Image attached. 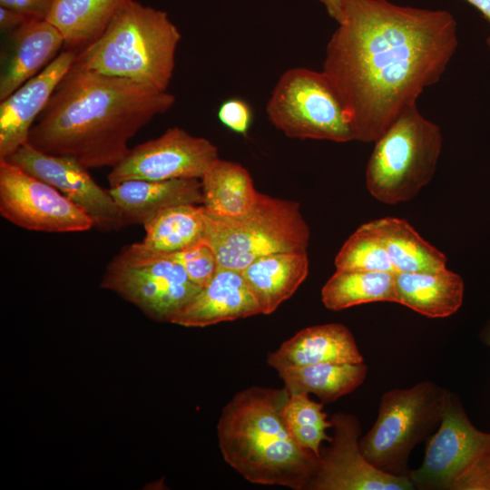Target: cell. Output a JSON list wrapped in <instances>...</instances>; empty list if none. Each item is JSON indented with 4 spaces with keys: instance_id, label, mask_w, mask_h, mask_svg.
I'll use <instances>...</instances> for the list:
<instances>
[{
    "instance_id": "cell-1",
    "label": "cell",
    "mask_w": 490,
    "mask_h": 490,
    "mask_svg": "<svg viewBox=\"0 0 490 490\" xmlns=\"http://www.w3.org/2000/svg\"><path fill=\"white\" fill-rule=\"evenodd\" d=\"M338 24L322 71L346 107L354 140L375 142L440 80L458 45L456 21L446 10L344 0Z\"/></svg>"
},
{
    "instance_id": "cell-2",
    "label": "cell",
    "mask_w": 490,
    "mask_h": 490,
    "mask_svg": "<svg viewBox=\"0 0 490 490\" xmlns=\"http://www.w3.org/2000/svg\"><path fill=\"white\" fill-rule=\"evenodd\" d=\"M175 100L168 91L74 63L32 126L27 142L46 153L72 157L88 170L113 168L130 152V139Z\"/></svg>"
},
{
    "instance_id": "cell-3",
    "label": "cell",
    "mask_w": 490,
    "mask_h": 490,
    "mask_svg": "<svg viewBox=\"0 0 490 490\" xmlns=\"http://www.w3.org/2000/svg\"><path fill=\"white\" fill-rule=\"evenodd\" d=\"M285 387H250L223 407L217 425L224 460L246 480L307 489L318 457L290 434L283 416Z\"/></svg>"
},
{
    "instance_id": "cell-4",
    "label": "cell",
    "mask_w": 490,
    "mask_h": 490,
    "mask_svg": "<svg viewBox=\"0 0 490 490\" xmlns=\"http://www.w3.org/2000/svg\"><path fill=\"white\" fill-rule=\"evenodd\" d=\"M181 38L165 11L130 0L103 33L77 53L74 64L167 91Z\"/></svg>"
},
{
    "instance_id": "cell-5",
    "label": "cell",
    "mask_w": 490,
    "mask_h": 490,
    "mask_svg": "<svg viewBox=\"0 0 490 490\" xmlns=\"http://www.w3.org/2000/svg\"><path fill=\"white\" fill-rule=\"evenodd\" d=\"M442 141L440 127L416 103L405 108L374 142L366 170L370 194L387 204L414 198L436 172Z\"/></svg>"
},
{
    "instance_id": "cell-6",
    "label": "cell",
    "mask_w": 490,
    "mask_h": 490,
    "mask_svg": "<svg viewBox=\"0 0 490 490\" xmlns=\"http://www.w3.org/2000/svg\"><path fill=\"white\" fill-rule=\"evenodd\" d=\"M204 241L215 253L219 267L241 271L272 253L307 251L310 230L296 201L260 193L254 207L236 218L206 212Z\"/></svg>"
},
{
    "instance_id": "cell-7",
    "label": "cell",
    "mask_w": 490,
    "mask_h": 490,
    "mask_svg": "<svg viewBox=\"0 0 490 490\" xmlns=\"http://www.w3.org/2000/svg\"><path fill=\"white\" fill-rule=\"evenodd\" d=\"M447 393L427 380L384 393L373 426L359 440L367 460L385 473L409 475V456L439 426Z\"/></svg>"
},
{
    "instance_id": "cell-8",
    "label": "cell",
    "mask_w": 490,
    "mask_h": 490,
    "mask_svg": "<svg viewBox=\"0 0 490 490\" xmlns=\"http://www.w3.org/2000/svg\"><path fill=\"white\" fill-rule=\"evenodd\" d=\"M409 477L421 490H490V433L471 423L456 394L448 391L423 463Z\"/></svg>"
},
{
    "instance_id": "cell-9",
    "label": "cell",
    "mask_w": 490,
    "mask_h": 490,
    "mask_svg": "<svg viewBox=\"0 0 490 490\" xmlns=\"http://www.w3.org/2000/svg\"><path fill=\"white\" fill-rule=\"evenodd\" d=\"M266 113L271 124L290 138L354 141L349 115L323 71L287 70L272 90Z\"/></svg>"
},
{
    "instance_id": "cell-10",
    "label": "cell",
    "mask_w": 490,
    "mask_h": 490,
    "mask_svg": "<svg viewBox=\"0 0 490 490\" xmlns=\"http://www.w3.org/2000/svg\"><path fill=\"white\" fill-rule=\"evenodd\" d=\"M101 287L117 293L150 318L166 322L201 289L179 262L147 250L142 242L124 246L114 256Z\"/></svg>"
},
{
    "instance_id": "cell-11",
    "label": "cell",
    "mask_w": 490,
    "mask_h": 490,
    "mask_svg": "<svg viewBox=\"0 0 490 490\" xmlns=\"http://www.w3.org/2000/svg\"><path fill=\"white\" fill-rule=\"evenodd\" d=\"M0 213L28 230L62 233L94 227L90 216L57 189L6 160H0Z\"/></svg>"
},
{
    "instance_id": "cell-12",
    "label": "cell",
    "mask_w": 490,
    "mask_h": 490,
    "mask_svg": "<svg viewBox=\"0 0 490 490\" xmlns=\"http://www.w3.org/2000/svg\"><path fill=\"white\" fill-rule=\"evenodd\" d=\"M218 158V149L209 140L172 127L158 138L131 149L107 180L113 187L130 180L201 179Z\"/></svg>"
},
{
    "instance_id": "cell-13",
    "label": "cell",
    "mask_w": 490,
    "mask_h": 490,
    "mask_svg": "<svg viewBox=\"0 0 490 490\" xmlns=\"http://www.w3.org/2000/svg\"><path fill=\"white\" fill-rule=\"evenodd\" d=\"M333 436L329 446L320 451L310 490H411L409 475L385 473L362 454L361 426L351 414L336 413L331 418Z\"/></svg>"
},
{
    "instance_id": "cell-14",
    "label": "cell",
    "mask_w": 490,
    "mask_h": 490,
    "mask_svg": "<svg viewBox=\"0 0 490 490\" xmlns=\"http://www.w3.org/2000/svg\"><path fill=\"white\" fill-rule=\"evenodd\" d=\"M2 160L57 189L90 216L94 227L109 231L127 226L109 190L98 185L88 169L74 158L46 153L26 142Z\"/></svg>"
},
{
    "instance_id": "cell-15",
    "label": "cell",
    "mask_w": 490,
    "mask_h": 490,
    "mask_svg": "<svg viewBox=\"0 0 490 490\" xmlns=\"http://www.w3.org/2000/svg\"><path fill=\"white\" fill-rule=\"evenodd\" d=\"M75 49L58 54L40 73L0 103V160L27 142L34 121L44 110L56 86L74 64Z\"/></svg>"
},
{
    "instance_id": "cell-16",
    "label": "cell",
    "mask_w": 490,
    "mask_h": 490,
    "mask_svg": "<svg viewBox=\"0 0 490 490\" xmlns=\"http://www.w3.org/2000/svg\"><path fill=\"white\" fill-rule=\"evenodd\" d=\"M261 314L241 271L219 268L211 280L171 319L188 327H207Z\"/></svg>"
},
{
    "instance_id": "cell-17",
    "label": "cell",
    "mask_w": 490,
    "mask_h": 490,
    "mask_svg": "<svg viewBox=\"0 0 490 490\" xmlns=\"http://www.w3.org/2000/svg\"><path fill=\"white\" fill-rule=\"evenodd\" d=\"M324 362H364L355 338L346 326L328 323L303 328L267 358V363L278 371Z\"/></svg>"
},
{
    "instance_id": "cell-18",
    "label": "cell",
    "mask_w": 490,
    "mask_h": 490,
    "mask_svg": "<svg viewBox=\"0 0 490 490\" xmlns=\"http://www.w3.org/2000/svg\"><path fill=\"white\" fill-rule=\"evenodd\" d=\"M11 33L10 53L0 76V101L40 73L64 44L48 20L31 18Z\"/></svg>"
},
{
    "instance_id": "cell-19",
    "label": "cell",
    "mask_w": 490,
    "mask_h": 490,
    "mask_svg": "<svg viewBox=\"0 0 490 490\" xmlns=\"http://www.w3.org/2000/svg\"><path fill=\"white\" fill-rule=\"evenodd\" d=\"M108 190L127 225H143L161 211L173 206L203 203L201 181L197 178L130 180Z\"/></svg>"
},
{
    "instance_id": "cell-20",
    "label": "cell",
    "mask_w": 490,
    "mask_h": 490,
    "mask_svg": "<svg viewBox=\"0 0 490 490\" xmlns=\"http://www.w3.org/2000/svg\"><path fill=\"white\" fill-rule=\"evenodd\" d=\"M309 269L307 251H284L256 260L241 274L261 314L269 315L295 293L306 279Z\"/></svg>"
},
{
    "instance_id": "cell-21",
    "label": "cell",
    "mask_w": 490,
    "mask_h": 490,
    "mask_svg": "<svg viewBox=\"0 0 490 490\" xmlns=\"http://www.w3.org/2000/svg\"><path fill=\"white\" fill-rule=\"evenodd\" d=\"M396 303L428 318H446L462 305L463 279L446 268L438 271L395 272Z\"/></svg>"
},
{
    "instance_id": "cell-22",
    "label": "cell",
    "mask_w": 490,
    "mask_h": 490,
    "mask_svg": "<svg viewBox=\"0 0 490 490\" xmlns=\"http://www.w3.org/2000/svg\"><path fill=\"white\" fill-rule=\"evenodd\" d=\"M205 211L220 218H236L257 203L256 191L249 171L237 162L218 158L201 179Z\"/></svg>"
},
{
    "instance_id": "cell-23",
    "label": "cell",
    "mask_w": 490,
    "mask_h": 490,
    "mask_svg": "<svg viewBox=\"0 0 490 490\" xmlns=\"http://www.w3.org/2000/svg\"><path fill=\"white\" fill-rule=\"evenodd\" d=\"M289 394L307 393L321 403H331L353 392L366 379L368 367L361 363H331L288 368L279 371Z\"/></svg>"
},
{
    "instance_id": "cell-24",
    "label": "cell",
    "mask_w": 490,
    "mask_h": 490,
    "mask_svg": "<svg viewBox=\"0 0 490 490\" xmlns=\"http://www.w3.org/2000/svg\"><path fill=\"white\" fill-rule=\"evenodd\" d=\"M383 240L396 272L438 271L446 255L425 240L405 220L385 217L369 221Z\"/></svg>"
},
{
    "instance_id": "cell-25",
    "label": "cell",
    "mask_w": 490,
    "mask_h": 490,
    "mask_svg": "<svg viewBox=\"0 0 490 490\" xmlns=\"http://www.w3.org/2000/svg\"><path fill=\"white\" fill-rule=\"evenodd\" d=\"M130 0H55L47 17L62 34L69 49L97 39Z\"/></svg>"
},
{
    "instance_id": "cell-26",
    "label": "cell",
    "mask_w": 490,
    "mask_h": 490,
    "mask_svg": "<svg viewBox=\"0 0 490 490\" xmlns=\"http://www.w3.org/2000/svg\"><path fill=\"white\" fill-rule=\"evenodd\" d=\"M206 211L202 205L182 204L158 212L143 224L142 244L162 255L172 254L204 240Z\"/></svg>"
},
{
    "instance_id": "cell-27",
    "label": "cell",
    "mask_w": 490,
    "mask_h": 490,
    "mask_svg": "<svg viewBox=\"0 0 490 490\" xmlns=\"http://www.w3.org/2000/svg\"><path fill=\"white\" fill-rule=\"evenodd\" d=\"M321 299L333 311L371 302L396 303L395 272L337 270L323 286Z\"/></svg>"
},
{
    "instance_id": "cell-28",
    "label": "cell",
    "mask_w": 490,
    "mask_h": 490,
    "mask_svg": "<svg viewBox=\"0 0 490 490\" xmlns=\"http://www.w3.org/2000/svg\"><path fill=\"white\" fill-rule=\"evenodd\" d=\"M323 403L312 400L307 393L289 394L284 407L285 423L295 440L305 449L320 456V445L330 441L326 430L332 427L331 420L323 409Z\"/></svg>"
},
{
    "instance_id": "cell-29",
    "label": "cell",
    "mask_w": 490,
    "mask_h": 490,
    "mask_svg": "<svg viewBox=\"0 0 490 490\" xmlns=\"http://www.w3.org/2000/svg\"><path fill=\"white\" fill-rule=\"evenodd\" d=\"M337 270L396 272L383 240L368 222L359 226L335 258Z\"/></svg>"
},
{
    "instance_id": "cell-30",
    "label": "cell",
    "mask_w": 490,
    "mask_h": 490,
    "mask_svg": "<svg viewBox=\"0 0 490 490\" xmlns=\"http://www.w3.org/2000/svg\"><path fill=\"white\" fill-rule=\"evenodd\" d=\"M166 255L179 262L189 279L201 288L211 280L220 268L214 251L204 240Z\"/></svg>"
},
{
    "instance_id": "cell-31",
    "label": "cell",
    "mask_w": 490,
    "mask_h": 490,
    "mask_svg": "<svg viewBox=\"0 0 490 490\" xmlns=\"http://www.w3.org/2000/svg\"><path fill=\"white\" fill-rule=\"evenodd\" d=\"M217 116L227 129L244 136L248 134L253 122L251 106L239 97L224 100L218 108Z\"/></svg>"
},
{
    "instance_id": "cell-32",
    "label": "cell",
    "mask_w": 490,
    "mask_h": 490,
    "mask_svg": "<svg viewBox=\"0 0 490 490\" xmlns=\"http://www.w3.org/2000/svg\"><path fill=\"white\" fill-rule=\"evenodd\" d=\"M55 0H0V6L25 14L31 18L46 20Z\"/></svg>"
},
{
    "instance_id": "cell-33",
    "label": "cell",
    "mask_w": 490,
    "mask_h": 490,
    "mask_svg": "<svg viewBox=\"0 0 490 490\" xmlns=\"http://www.w3.org/2000/svg\"><path fill=\"white\" fill-rule=\"evenodd\" d=\"M31 19L19 11L0 6V28L2 31H14Z\"/></svg>"
},
{
    "instance_id": "cell-34",
    "label": "cell",
    "mask_w": 490,
    "mask_h": 490,
    "mask_svg": "<svg viewBox=\"0 0 490 490\" xmlns=\"http://www.w3.org/2000/svg\"><path fill=\"white\" fill-rule=\"evenodd\" d=\"M326 8L328 15L338 24L342 21L344 0H318Z\"/></svg>"
},
{
    "instance_id": "cell-35",
    "label": "cell",
    "mask_w": 490,
    "mask_h": 490,
    "mask_svg": "<svg viewBox=\"0 0 490 490\" xmlns=\"http://www.w3.org/2000/svg\"><path fill=\"white\" fill-rule=\"evenodd\" d=\"M470 5L475 6L487 20L490 24V0H466ZM486 43L490 49V35L487 37Z\"/></svg>"
},
{
    "instance_id": "cell-36",
    "label": "cell",
    "mask_w": 490,
    "mask_h": 490,
    "mask_svg": "<svg viewBox=\"0 0 490 490\" xmlns=\"http://www.w3.org/2000/svg\"><path fill=\"white\" fill-rule=\"evenodd\" d=\"M484 341L490 347V324L486 327L484 332Z\"/></svg>"
}]
</instances>
